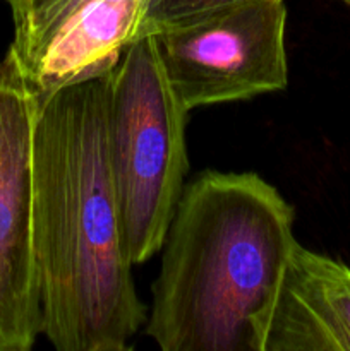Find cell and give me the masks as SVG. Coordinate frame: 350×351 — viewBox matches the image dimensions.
<instances>
[{
	"label": "cell",
	"mask_w": 350,
	"mask_h": 351,
	"mask_svg": "<svg viewBox=\"0 0 350 351\" xmlns=\"http://www.w3.org/2000/svg\"><path fill=\"white\" fill-rule=\"evenodd\" d=\"M294 208L256 173L205 171L165 235L146 335L163 351H264Z\"/></svg>",
	"instance_id": "cell-2"
},
{
	"label": "cell",
	"mask_w": 350,
	"mask_h": 351,
	"mask_svg": "<svg viewBox=\"0 0 350 351\" xmlns=\"http://www.w3.org/2000/svg\"><path fill=\"white\" fill-rule=\"evenodd\" d=\"M285 0H244L151 33L185 108L281 91L288 82Z\"/></svg>",
	"instance_id": "cell-4"
},
{
	"label": "cell",
	"mask_w": 350,
	"mask_h": 351,
	"mask_svg": "<svg viewBox=\"0 0 350 351\" xmlns=\"http://www.w3.org/2000/svg\"><path fill=\"white\" fill-rule=\"evenodd\" d=\"M235 2H244V0H151L143 24V36L167 24Z\"/></svg>",
	"instance_id": "cell-8"
},
{
	"label": "cell",
	"mask_w": 350,
	"mask_h": 351,
	"mask_svg": "<svg viewBox=\"0 0 350 351\" xmlns=\"http://www.w3.org/2000/svg\"><path fill=\"white\" fill-rule=\"evenodd\" d=\"M36 96L16 57L0 58V351H27L41 335L33 232Z\"/></svg>",
	"instance_id": "cell-5"
},
{
	"label": "cell",
	"mask_w": 350,
	"mask_h": 351,
	"mask_svg": "<svg viewBox=\"0 0 350 351\" xmlns=\"http://www.w3.org/2000/svg\"><path fill=\"white\" fill-rule=\"evenodd\" d=\"M108 74L34 95L41 335L58 351L127 350L146 319L110 170Z\"/></svg>",
	"instance_id": "cell-1"
},
{
	"label": "cell",
	"mask_w": 350,
	"mask_h": 351,
	"mask_svg": "<svg viewBox=\"0 0 350 351\" xmlns=\"http://www.w3.org/2000/svg\"><path fill=\"white\" fill-rule=\"evenodd\" d=\"M264 351H350V267L295 242Z\"/></svg>",
	"instance_id": "cell-7"
},
{
	"label": "cell",
	"mask_w": 350,
	"mask_h": 351,
	"mask_svg": "<svg viewBox=\"0 0 350 351\" xmlns=\"http://www.w3.org/2000/svg\"><path fill=\"white\" fill-rule=\"evenodd\" d=\"M57 0H7L12 12L14 33L24 29L36 16Z\"/></svg>",
	"instance_id": "cell-9"
},
{
	"label": "cell",
	"mask_w": 350,
	"mask_h": 351,
	"mask_svg": "<svg viewBox=\"0 0 350 351\" xmlns=\"http://www.w3.org/2000/svg\"><path fill=\"white\" fill-rule=\"evenodd\" d=\"M343 2H347V3H349V5H350V0H343Z\"/></svg>",
	"instance_id": "cell-10"
},
{
	"label": "cell",
	"mask_w": 350,
	"mask_h": 351,
	"mask_svg": "<svg viewBox=\"0 0 350 351\" xmlns=\"http://www.w3.org/2000/svg\"><path fill=\"white\" fill-rule=\"evenodd\" d=\"M151 0H57L14 33L10 51L34 95L112 71L143 36Z\"/></svg>",
	"instance_id": "cell-6"
},
{
	"label": "cell",
	"mask_w": 350,
	"mask_h": 351,
	"mask_svg": "<svg viewBox=\"0 0 350 351\" xmlns=\"http://www.w3.org/2000/svg\"><path fill=\"white\" fill-rule=\"evenodd\" d=\"M189 110L172 88L151 34L108 74L106 146L134 266L161 250L184 192Z\"/></svg>",
	"instance_id": "cell-3"
}]
</instances>
